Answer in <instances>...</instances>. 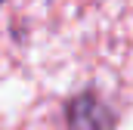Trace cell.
Returning a JSON list of instances; mask_svg holds the SVG:
<instances>
[{"label":"cell","instance_id":"7a4b0ae2","mask_svg":"<svg viewBox=\"0 0 133 130\" xmlns=\"http://www.w3.org/2000/svg\"><path fill=\"white\" fill-rule=\"evenodd\" d=\"M0 3H3V0H0Z\"/></svg>","mask_w":133,"mask_h":130},{"label":"cell","instance_id":"6da1fadb","mask_svg":"<svg viewBox=\"0 0 133 130\" xmlns=\"http://www.w3.org/2000/svg\"><path fill=\"white\" fill-rule=\"evenodd\" d=\"M65 121H68V130H108L111 127V112L99 99V93L84 90L68 102Z\"/></svg>","mask_w":133,"mask_h":130}]
</instances>
